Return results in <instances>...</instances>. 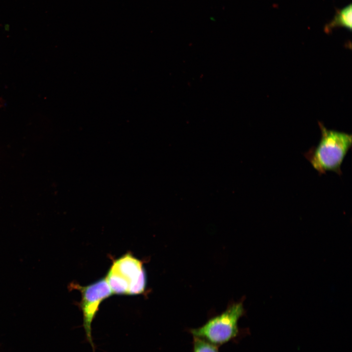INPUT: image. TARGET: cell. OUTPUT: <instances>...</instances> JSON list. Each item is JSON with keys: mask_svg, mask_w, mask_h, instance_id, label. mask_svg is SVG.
<instances>
[{"mask_svg": "<svg viewBox=\"0 0 352 352\" xmlns=\"http://www.w3.org/2000/svg\"><path fill=\"white\" fill-rule=\"evenodd\" d=\"M73 286L74 288L80 291L82 295L79 307L83 314V326L87 340L94 352L95 346L92 336V322L96 316L101 303L113 294L105 277L86 286L75 284Z\"/></svg>", "mask_w": 352, "mask_h": 352, "instance_id": "4", "label": "cell"}, {"mask_svg": "<svg viewBox=\"0 0 352 352\" xmlns=\"http://www.w3.org/2000/svg\"><path fill=\"white\" fill-rule=\"evenodd\" d=\"M319 126L321 138L318 145L310 148L304 155L320 175L332 171L341 176V165L352 147V135L328 130L321 122Z\"/></svg>", "mask_w": 352, "mask_h": 352, "instance_id": "1", "label": "cell"}, {"mask_svg": "<svg viewBox=\"0 0 352 352\" xmlns=\"http://www.w3.org/2000/svg\"><path fill=\"white\" fill-rule=\"evenodd\" d=\"M113 294L143 293L147 284L142 262L130 253L114 261L105 276Z\"/></svg>", "mask_w": 352, "mask_h": 352, "instance_id": "2", "label": "cell"}, {"mask_svg": "<svg viewBox=\"0 0 352 352\" xmlns=\"http://www.w3.org/2000/svg\"><path fill=\"white\" fill-rule=\"evenodd\" d=\"M193 352H219L216 345L208 341L194 337Z\"/></svg>", "mask_w": 352, "mask_h": 352, "instance_id": "6", "label": "cell"}, {"mask_svg": "<svg viewBox=\"0 0 352 352\" xmlns=\"http://www.w3.org/2000/svg\"><path fill=\"white\" fill-rule=\"evenodd\" d=\"M352 4L347 5L337 10L333 19L325 26V31L329 32L335 27H342L352 30Z\"/></svg>", "mask_w": 352, "mask_h": 352, "instance_id": "5", "label": "cell"}, {"mask_svg": "<svg viewBox=\"0 0 352 352\" xmlns=\"http://www.w3.org/2000/svg\"><path fill=\"white\" fill-rule=\"evenodd\" d=\"M244 312L242 302L235 303L220 315L211 318L202 327L190 330V332L194 337L214 345L222 344L238 335V321Z\"/></svg>", "mask_w": 352, "mask_h": 352, "instance_id": "3", "label": "cell"}]
</instances>
